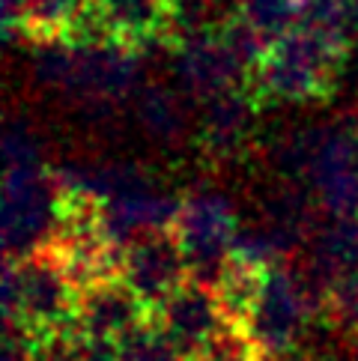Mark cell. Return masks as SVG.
Masks as SVG:
<instances>
[{"label":"cell","mask_w":358,"mask_h":361,"mask_svg":"<svg viewBox=\"0 0 358 361\" xmlns=\"http://www.w3.org/2000/svg\"><path fill=\"white\" fill-rule=\"evenodd\" d=\"M78 299L81 287L54 245L27 257H6L4 322H21L42 341L57 334H78L75 331Z\"/></svg>","instance_id":"6da1fadb"},{"label":"cell","mask_w":358,"mask_h":361,"mask_svg":"<svg viewBox=\"0 0 358 361\" xmlns=\"http://www.w3.org/2000/svg\"><path fill=\"white\" fill-rule=\"evenodd\" d=\"M343 51L347 45L323 33L292 27L287 36L268 45L251 78V93L257 102H280V105L335 96Z\"/></svg>","instance_id":"7a4b0ae2"},{"label":"cell","mask_w":358,"mask_h":361,"mask_svg":"<svg viewBox=\"0 0 358 361\" xmlns=\"http://www.w3.org/2000/svg\"><path fill=\"white\" fill-rule=\"evenodd\" d=\"M239 224V209L218 188H197L183 197L173 221V236L183 248L188 278L218 287L230 260H233Z\"/></svg>","instance_id":"3957f363"},{"label":"cell","mask_w":358,"mask_h":361,"mask_svg":"<svg viewBox=\"0 0 358 361\" xmlns=\"http://www.w3.org/2000/svg\"><path fill=\"white\" fill-rule=\"evenodd\" d=\"M63 209H66V188L48 167L30 171H4V233L6 257H27L54 242Z\"/></svg>","instance_id":"277c9868"},{"label":"cell","mask_w":358,"mask_h":361,"mask_svg":"<svg viewBox=\"0 0 358 361\" xmlns=\"http://www.w3.org/2000/svg\"><path fill=\"white\" fill-rule=\"evenodd\" d=\"M308 293L302 290L296 269L287 263L266 266L260 293L242 322V338L254 353L268 358H284L299 350L304 329L314 319Z\"/></svg>","instance_id":"5b68a950"},{"label":"cell","mask_w":358,"mask_h":361,"mask_svg":"<svg viewBox=\"0 0 358 361\" xmlns=\"http://www.w3.org/2000/svg\"><path fill=\"white\" fill-rule=\"evenodd\" d=\"M140 84L137 48L113 39L101 45H75L69 78L60 93L90 111H105L120 102H132Z\"/></svg>","instance_id":"8992f818"},{"label":"cell","mask_w":358,"mask_h":361,"mask_svg":"<svg viewBox=\"0 0 358 361\" xmlns=\"http://www.w3.org/2000/svg\"><path fill=\"white\" fill-rule=\"evenodd\" d=\"M173 84L195 102L227 93V90H251L254 75L233 57L221 33H200L173 42L171 54Z\"/></svg>","instance_id":"52a82bcc"},{"label":"cell","mask_w":358,"mask_h":361,"mask_svg":"<svg viewBox=\"0 0 358 361\" xmlns=\"http://www.w3.org/2000/svg\"><path fill=\"white\" fill-rule=\"evenodd\" d=\"M149 319L168 334V341L188 361L230 329L215 287L200 283L195 278H188L176 293H171L149 314Z\"/></svg>","instance_id":"ba28073f"},{"label":"cell","mask_w":358,"mask_h":361,"mask_svg":"<svg viewBox=\"0 0 358 361\" xmlns=\"http://www.w3.org/2000/svg\"><path fill=\"white\" fill-rule=\"evenodd\" d=\"M120 278L149 307V314L188 281L183 248L171 230H152L120 251Z\"/></svg>","instance_id":"9c48e42d"},{"label":"cell","mask_w":358,"mask_h":361,"mask_svg":"<svg viewBox=\"0 0 358 361\" xmlns=\"http://www.w3.org/2000/svg\"><path fill=\"white\" fill-rule=\"evenodd\" d=\"M149 307L135 295V290L120 275L87 283L78 299L75 331L81 341L120 343L125 334L144 326Z\"/></svg>","instance_id":"30bf717a"},{"label":"cell","mask_w":358,"mask_h":361,"mask_svg":"<svg viewBox=\"0 0 358 361\" xmlns=\"http://www.w3.org/2000/svg\"><path fill=\"white\" fill-rule=\"evenodd\" d=\"M257 96L251 90H227L197 102L195 132L200 147L215 161L236 159L251 140L254 120H257Z\"/></svg>","instance_id":"8fae6325"},{"label":"cell","mask_w":358,"mask_h":361,"mask_svg":"<svg viewBox=\"0 0 358 361\" xmlns=\"http://www.w3.org/2000/svg\"><path fill=\"white\" fill-rule=\"evenodd\" d=\"M132 117L159 144H179L191 128V99L179 87L140 84L132 96Z\"/></svg>","instance_id":"7c38bea8"},{"label":"cell","mask_w":358,"mask_h":361,"mask_svg":"<svg viewBox=\"0 0 358 361\" xmlns=\"http://www.w3.org/2000/svg\"><path fill=\"white\" fill-rule=\"evenodd\" d=\"M105 12L113 36L120 42L140 48L156 36H164L168 24V0H96Z\"/></svg>","instance_id":"4fadbf2b"},{"label":"cell","mask_w":358,"mask_h":361,"mask_svg":"<svg viewBox=\"0 0 358 361\" xmlns=\"http://www.w3.org/2000/svg\"><path fill=\"white\" fill-rule=\"evenodd\" d=\"M242 18L272 45L299 27V0H242Z\"/></svg>","instance_id":"5bb4252c"},{"label":"cell","mask_w":358,"mask_h":361,"mask_svg":"<svg viewBox=\"0 0 358 361\" xmlns=\"http://www.w3.org/2000/svg\"><path fill=\"white\" fill-rule=\"evenodd\" d=\"M87 0H27V27L24 36L33 42L63 36L72 18L84 9Z\"/></svg>","instance_id":"9a60e30c"},{"label":"cell","mask_w":358,"mask_h":361,"mask_svg":"<svg viewBox=\"0 0 358 361\" xmlns=\"http://www.w3.org/2000/svg\"><path fill=\"white\" fill-rule=\"evenodd\" d=\"M117 355L120 361H188L152 319L125 334L117 343Z\"/></svg>","instance_id":"2e32d148"},{"label":"cell","mask_w":358,"mask_h":361,"mask_svg":"<svg viewBox=\"0 0 358 361\" xmlns=\"http://www.w3.org/2000/svg\"><path fill=\"white\" fill-rule=\"evenodd\" d=\"M45 167L42 144L24 120H9L4 132V171H30Z\"/></svg>","instance_id":"e0dca14e"},{"label":"cell","mask_w":358,"mask_h":361,"mask_svg":"<svg viewBox=\"0 0 358 361\" xmlns=\"http://www.w3.org/2000/svg\"><path fill=\"white\" fill-rule=\"evenodd\" d=\"M323 314L347 331L350 338L358 331V269L335 281V287L328 290Z\"/></svg>","instance_id":"ac0fdd59"},{"label":"cell","mask_w":358,"mask_h":361,"mask_svg":"<svg viewBox=\"0 0 358 361\" xmlns=\"http://www.w3.org/2000/svg\"><path fill=\"white\" fill-rule=\"evenodd\" d=\"M42 343L21 322H4V361H39Z\"/></svg>","instance_id":"d6986e66"},{"label":"cell","mask_w":358,"mask_h":361,"mask_svg":"<svg viewBox=\"0 0 358 361\" xmlns=\"http://www.w3.org/2000/svg\"><path fill=\"white\" fill-rule=\"evenodd\" d=\"M39 361H81V338L78 334H57L42 343Z\"/></svg>","instance_id":"ffe728a7"},{"label":"cell","mask_w":358,"mask_h":361,"mask_svg":"<svg viewBox=\"0 0 358 361\" xmlns=\"http://www.w3.org/2000/svg\"><path fill=\"white\" fill-rule=\"evenodd\" d=\"M4 4V30L6 36H24V27H27V0H0Z\"/></svg>","instance_id":"44dd1931"},{"label":"cell","mask_w":358,"mask_h":361,"mask_svg":"<svg viewBox=\"0 0 358 361\" xmlns=\"http://www.w3.org/2000/svg\"><path fill=\"white\" fill-rule=\"evenodd\" d=\"M81 361H120V355H117V343L81 341Z\"/></svg>","instance_id":"7402d4cb"},{"label":"cell","mask_w":358,"mask_h":361,"mask_svg":"<svg viewBox=\"0 0 358 361\" xmlns=\"http://www.w3.org/2000/svg\"><path fill=\"white\" fill-rule=\"evenodd\" d=\"M280 361H311V358H308V355H304V353H299V350H296V353H290V355H284V358H280Z\"/></svg>","instance_id":"603a6c76"},{"label":"cell","mask_w":358,"mask_h":361,"mask_svg":"<svg viewBox=\"0 0 358 361\" xmlns=\"http://www.w3.org/2000/svg\"><path fill=\"white\" fill-rule=\"evenodd\" d=\"M350 361H358V331L352 334V355H350Z\"/></svg>","instance_id":"cb8c5ba5"}]
</instances>
